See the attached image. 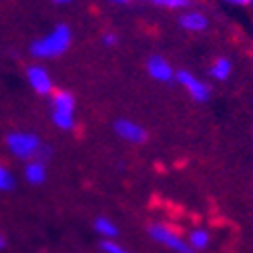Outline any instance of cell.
<instances>
[{
    "instance_id": "cell-20",
    "label": "cell",
    "mask_w": 253,
    "mask_h": 253,
    "mask_svg": "<svg viewBox=\"0 0 253 253\" xmlns=\"http://www.w3.org/2000/svg\"><path fill=\"white\" fill-rule=\"evenodd\" d=\"M52 4H56V6H67V4H73L75 0H50Z\"/></svg>"
},
{
    "instance_id": "cell-1",
    "label": "cell",
    "mask_w": 253,
    "mask_h": 253,
    "mask_svg": "<svg viewBox=\"0 0 253 253\" xmlns=\"http://www.w3.org/2000/svg\"><path fill=\"white\" fill-rule=\"evenodd\" d=\"M73 46V30L69 24L58 22L54 24L46 35L39 37L37 41L30 42L28 52L37 60H54L62 54H67Z\"/></svg>"
},
{
    "instance_id": "cell-16",
    "label": "cell",
    "mask_w": 253,
    "mask_h": 253,
    "mask_svg": "<svg viewBox=\"0 0 253 253\" xmlns=\"http://www.w3.org/2000/svg\"><path fill=\"white\" fill-rule=\"evenodd\" d=\"M101 251L103 253H131L126 247H123L121 243H117L115 239H103L101 241Z\"/></svg>"
},
{
    "instance_id": "cell-18",
    "label": "cell",
    "mask_w": 253,
    "mask_h": 253,
    "mask_svg": "<svg viewBox=\"0 0 253 253\" xmlns=\"http://www.w3.org/2000/svg\"><path fill=\"white\" fill-rule=\"evenodd\" d=\"M219 2L231 8H253V0H219Z\"/></svg>"
},
{
    "instance_id": "cell-10",
    "label": "cell",
    "mask_w": 253,
    "mask_h": 253,
    "mask_svg": "<svg viewBox=\"0 0 253 253\" xmlns=\"http://www.w3.org/2000/svg\"><path fill=\"white\" fill-rule=\"evenodd\" d=\"M22 177L28 185H42L48 179V171H46V163L41 159H33V161H26L24 169H22Z\"/></svg>"
},
{
    "instance_id": "cell-3",
    "label": "cell",
    "mask_w": 253,
    "mask_h": 253,
    "mask_svg": "<svg viewBox=\"0 0 253 253\" xmlns=\"http://www.w3.org/2000/svg\"><path fill=\"white\" fill-rule=\"evenodd\" d=\"M8 153L18 161H33L39 157L41 149H42V141L39 135L28 133V131H12L6 135L4 139Z\"/></svg>"
},
{
    "instance_id": "cell-8",
    "label": "cell",
    "mask_w": 253,
    "mask_h": 253,
    "mask_svg": "<svg viewBox=\"0 0 253 253\" xmlns=\"http://www.w3.org/2000/svg\"><path fill=\"white\" fill-rule=\"evenodd\" d=\"M113 131L121 141L131 143V145H143L149 139V133L145 126L131 119H117L113 125Z\"/></svg>"
},
{
    "instance_id": "cell-21",
    "label": "cell",
    "mask_w": 253,
    "mask_h": 253,
    "mask_svg": "<svg viewBox=\"0 0 253 253\" xmlns=\"http://www.w3.org/2000/svg\"><path fill=\"white\" fill-rule=\"evenodd\" d=\"M6 247V239H4V235H0V251H2Z\"/></svg>"
},
{
    "instance_id": "cell-13",
    "label": "cell",
    "mask_w": 253,
    "mask_h": 253,
    "mask_svg": "<svg viewBox=\"0 0 253 253\" xmlns=\"http://www.w3.org/2000/svg\"><path fill=\"white\" fill-rule=\"evenodd\" d=\"M139 2H147V4H153L157 8L175 10V12H183L187 8L195 6V0H139Z\"/></svg>"
},
{
    "instance_id": "cell-2",
    "label": "cell",
    "mask_w": 253,
    "mask_h": 253,
    "mask_svg": "<svg viewBox=\"0 0 253 253\" xmlns=\"http://www.w3.org/2000/svg\"><path fill=\"white\" fill-rule=\"evenodd\" d=\"M50 119L60 131H73L77 126V99L67 88H58L50 94Z\"/></svg>"
},
{
    "instance_id": "cell-4",
    "label": "cell",
    "mask_w": 253,
    "mask_h": 253,
    "mask_svg": "<svg viewBox=\"0 0 253 253\" xmlns=\"http://www.w3.org/2000/svg\"><path fill=\"white\" fill-rule=\"evenodd\" d=\"M147 235L151 237V241L163 245L165 249H169L173 253H195L191 249V245L187 243V239L177 229H173L167 223H161V221H153L147 227Z\"/></svg>"
},
{
    "instance_id": "cell-17",
    "label": "cell",
    "mask_w": 253,
    "mask_h": 253,
    "mask_svg": "<svg viewBox=\"0 0 253 253\" xmlns=\"http://www.w3.org/2000/svg\"><path fill=\"white\" fill-rule=\"evenodd\" d=\"M101 42L107 48H115L121 44V37H119V33H115V30H107V33L101 35Z\"/></svg>"
},
{
    "instance_id": "cell-19",
    "label": "cell",
    "mask_w": 253,
    "mask_h": 253,
    "mask_svg": "<svg viewBox=\"0 0 253 253\" xmlns=\"http://www.w3.org/2000/svg\"><path fill=\"white\" fill-rule=\"evenodd\" d=\"M109 4H113V6H129L133 0H107Z\"/></svg>"
},
{
    "instance_id": "cell-11",
    "label": "cell",
    "mask_w": 253,
    "mask_h": 253,
    "mask_svg": "<svg viewBox=\"0 0 253 253\" xmlns=\"http://www.w3.org/2000/svg\"><path fill=\"white\" fill-rule=\"evenodd\" d=\"M231 73H233V62H231V58H227V56H217V58H213L211 65H209V69H207L209 79H211V81H217V83L229 81Z\"/></svg>"
},
{
    "instance_id": "cell-7",
    "label": "cell",
    "mask_w": 253,
    "mask_h": 253,
    "mask_svg": "<svg viewBox=\"0 0 253 253\" xmlns=\"http://www.w3.org/2000/svg\"><path fill=\"white\" fill-rule=\"evenodd\" d=\"M177 24L183 33H189V35H201L205 30H209L211 26V18L207 12L199 10V8H187L183 12H179L177 16Z\"/></svg>"
},
{
    "instance_id": "cell-12",
    "label": "cell",
    "mask_w": 253,
    "mask_h": 253,
    "mask_svg": "<svg viewBox=\"0 0 253 253\" xmlns=\"http://www.w3.org/2000/svg\"><path fill=\"white\" fill-rule=\"evenodd\" d=\"M92 229L97 235H101L103 239H115L119 237V227L113 219L109 217H97L94 219V223H92Z\"/></svg>"
},
{
    "instance_id": "cell-6",
    "label": "cell",
    "mask_w": 253,
    "mask_h": 253,
    "mask_svg": "<svg viewBox=\"0 0 253 253\" xmlns=\"http://www.w3.org/2000/svg\"><path fill=\"white\" fill-rule=\"evenodd\" d=\"M24 77H26V83L28 86L33 88L39 97H50L54 92V81L48 73V69L41 62H35V65H28L26 71H24Z\"/></svg>"
},
{
    "instance_id": "cell-15",
    "label": "cell",
    "mask_w": 253,
    "mask_h": 253,
    "mask_svg": "<svg viewBox=\"0 0 253 253\" xmlns=\"http://www.w3.org/2000/svg\"><path fill=\"white\" fill-rule=\"evenodd\" d=\"M14 187H16V177L4 163H0V193H8Z\"/></svg>"
},
{
    "instance_id": "cell-5",
    "label": "cell",
    "mask_w": 253,
    "mask_h": 253,
    "mask_svg": "<svg viewBox=\"0 0 253 253\" xmlns=\"http://www.w3.org/2000/svg\"><path fill=\"white\" fill-rule=\"evenodd\" d=\"M175 83L181 84L185 88V92L191 97L195 103L203 105L211 99V84L203 79H199L195 73L191 71H187V69H179L175 73Z\"/></svg>"
},
{
    "instance_id": "cell-14",
    "label": "cell",
    "mask_w": 253,
    "mask_h": 253,
    "mask_svg": "<svg viewBox=\"0 0 253 253\" xmlns=\"http://www.w3.org/2000/svg\"><path fill=\"white\" fill-rule=\"evenodd\" d=\"M185 239H187L189 245H191L193 251H203L211 243V233L207 229H203V227H195V229L189 231V235Z\"/></svg>"
},
{
    "instance_id": "cell-9",
    "label": "cell",
    "mask_w": 253,
    "mask_h": 253,
    "mask_svg": "<svg viewBox=\"0 0 253 253\" xmlns=\"http://www.w3.org/2000/svg\"><path fill=\"white\" fill-rule=\"evenodd\" d=\"M147 75L157 83H173L175 81V69L163 54H151L147 58Z\"/></svg>"
}]
</instances>
